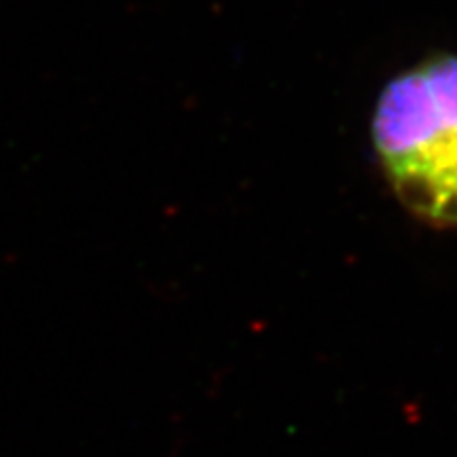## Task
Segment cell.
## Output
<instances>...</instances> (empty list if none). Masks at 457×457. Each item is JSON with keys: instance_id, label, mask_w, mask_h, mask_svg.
I'll return each mask as SVG.
<instances>
[{"instance_id": "obj_1", "label": "cell", "mask_w": 457, "mask_h": 457, "mask_svg": "<svg viewBox=\"0 0 457 457\" xmlns=\"http://www.w3.org/2000/svg\"><path fill=\"white\" fill-rule=\"evenodd\" d=\"M387 185L411 216L457 227V55H432L394 77L373 112Z\"/></svg>"}]
</instances>
